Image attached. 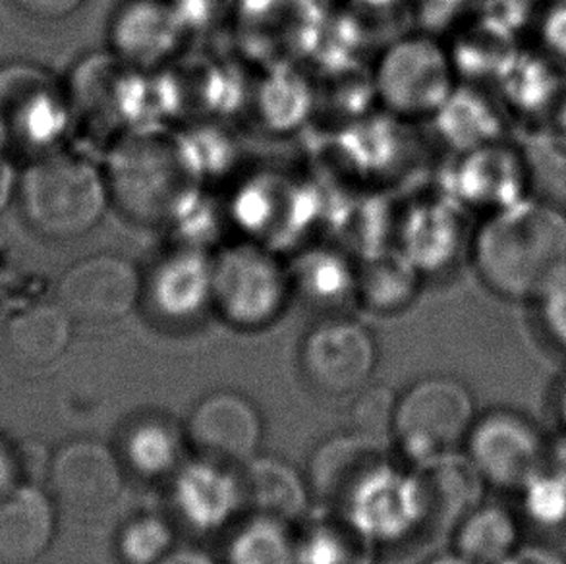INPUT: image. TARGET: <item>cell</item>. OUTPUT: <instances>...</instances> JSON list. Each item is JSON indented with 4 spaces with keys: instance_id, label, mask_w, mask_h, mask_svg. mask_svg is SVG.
<instances>
[{
    "instance_id": "obj_36",
    "label": "cell",
    "mask_w": 566,
    "mask_h": 564,
    "mask_svg": "<svg viewBox=\"0 0 566 564\" xmlns=\"http://www.w3.org/2000/svg\"><path fill=\"white\" fill-rule=\"evenodd\" d=\"M28 12L35 15H62L76 7L80 0H18Z\"/></svg>"
},
{
    "instance_id": "obj_16",
    "label": "cell",
    "mask_w": 566,
    "mask_h": 564,
    "mask_svg": "<svg viewBox=\"0 0 566 564\" xmlns=\"http://www.w3.org/2000/svg\"><path fill=\"white\" fill-rule=\"evenodd\" d=\"M385 462L381 442L364 435H346L325 442L312 464V485L323 501L343 503L371 470Z\"/></svg>"
},
{
    "instance_id": "obj_6",
    "label": "cell",
    "mask_w": 566,
    "mask_h": 564,
    "mask_svg": "<svg viewBox=\"0 0 566 564\" xmlns=\"http://www.w3.org/2000/svg\"><path fill=\"white\" fill-rule=\"evenodd\" d=\"M142 276L130 261L113 253H97L74 263L62 275L56 302L72 323L111 325L138 304Z\"/></svg>"
},
{
    "instance_id": "obj_34",
    "label": "cell",
    "mask_w": 566,
    "mask_h": 564,
    "mask_svg": "<svg viewBox=\"0 0 566 564\" xmlns=\"http://www.w3.org/2000/svg\"><path fill=\"white\" fill-rule=\"evenodd\" d=\"M499 564H566V558L549 545L530 543V545H518Z\"/></svg>"
},
{
    "instance_id": "obj_22",
    "label": "cell",
    "mask_w": 566,
    "mask_h": 564,
    "mask_svg": "<svg viewBox=\"0 0 566 564\" xmlns=\"http://www.w3.org/2000/svg\"><path fill=\"white\" fill-rule=\"evenodd\" d=\"M530 196L553 206H566V139L553 128L536 134L522 147Z\"/></svg>"
},
{
    "instance_id": "obj_3",
    "label": "cell",
    "mask_w": 566,
    "mask_h": 564,
    "mask_svg": "<svg viewBox=\"0 0 566 564\" xmlns=\"http://www.w3.org/2000/svg\"><path fill=\"white\" fill-rule=\"evenodd\" d=\"M474 421L470 390L451 377H431L416 383L398 403L392 431L406 455L423 462L467 441Z\"/></svg>"
},
{
    "instance_id": "obj_31",
    "label": "cell",
    "mask_w": 566,
    "mask_h": 564,
    "mask_svg": "<svg viewBox=\"0 0 566 564\" xmlns=\"http://www.w3.org/2000/svg\"><path fill=\"white\" fill-rule=\"evenodd\" d=\"M298 279L307 296L315 300L345 297L348 290L353 289V284H356V281L350 279L345 268L337 261H327V263L323 260L306 261Z\"/></svg>"
},
{
    "instance_id": "obj_19",
    "label": "cell",
    "mask_w": 566,
    "mask_h": 564,
    "mask_svg": "<svg viewBox=\"0 0 566 564\" xmlns=\"http://www.w3.org/2000/svg\"><path fill=\"white\" fill-rule=\"evenodd\" d=\"M149 286L151 300L165 317L190 320L213 300V265L180 253L159 265Z\"/></svg>"
},
{
    "instance_id": "obj_5",
    "label": "cell",
    "mask_w": 566,
    "mask_h": 564,
    "mask_svg": "<svg viewBox=\"0 0 566 564\" xmlns=\"http://www.w3.org/2000/svg\"><path fill=\"white\" fill-rule=\"evenodd\" d=\"M467 447V457L483 481L509 491H521L547 457L542 431L528 416L514 410H493L475 420Z\"/></svg>"
},
{
    "instance_id": "obj_11",
    "label": "cell",
    "mask_w": 566,
    "mask_h": 564,
    "mask_svg": "<svg viewBox=\"0 0 566 564\" xmlns=\"http://www.w3.org/2000/svg\"><path fill=\"white\" fill-rule=\"evenodd\" d=\"M413 473L420 497V530L428 535L447 534L482 504L483 481L472 460L454 450L418 462Z\"/></svg>"
},
{
    "instance_id": "obj_20",
    "label": "cell",
    "mask_w": 566,
    "mask_h": 564,
    "mask_svg": "<svg viewBox=\"0 0 566 564\" xmlns=\"http://www.w3.org/2000/svg\"><path fill=\"white\" fill-rule=\"evenodd\" d=\"M518 545V522L499 504H478L457 526V551L475 564H499Z\"/></svg>"
},
{
    "instance_id": "obj_39",
    "label": "cell",
    "mask_w": 566,
    "mask_h": 564,
    "mask_svg": "<svg viewBox=\"0 0 566 564\" xmlns=\"http://www.w3.org/2000/svg\"><path fill=\"white\" fill-rule=\"evenodd\" d=\"M10 190H12V173H10L7 160L2 159V155H0V209L7 203Z\"/></svg>"
},
{
    "instance_id": "obj_23",
    "label": "cell",
    "mask_w": 566,
    "mask_h": 564,
    "mask_svg": "<svg viewBox=\"0 0 566 564\" xmlns=\"http://www.w3.org/2000/svg\"><path fill=\"white\" fill-rule=\"evenodd\" d=\"M115 39L118 46L132 56H161L175 41L172 15L157 2L136 4L118 18Z\"/></svg>"
},
{
    "instance_id": "obj_25",
    "label": "cell",
    "mask_w": 566,
    "mask_h": 564,
    "mask_svg": "<svg viewBox=\"0 0 566 564\" xmlns=\"http://www.w3.org/2000/svg\"><path fill=\"white\" fill-rule=\"evenodd\" d=\"M284 526L279 520L255 516L230 543V564H298V545Z\"/></svg>"
},
{
    "instance_id": "obj_12",
    "label": "cell",
    "mask_w": 566,
    "mask_h": 564,
    "mask_svg": "<svg viewBox=\"0 0 566 564\" xmlns=\"http://www.w3.org/2000/svg\"><path fill=\"white\" fill-rule=\"evenodd\" d=\"M260 414L245 398L217 393L199 403L188 421V439L203 460L248 464L261 441Z\"/></svg>"
},
{
    "instance_id": "obj_32",
    "label": "cell",
    "mask_w": 566,
    "mask_h": 564,
    "mask_svg": "<svg viewBox=\"0 0 566 564\" xmlns=\"http://www.w3.org/2000/svg\"><path fill=\"white\" fill-rule=\"evenodd\" d=\"M545 335L566 352V275L537 300Z\"/></svg>"
},
{
    "instance_id": "obj_8",
    "label": "cell",
    "mask_w": 566,
    "mask_h": 564,
    "mask_svg": "<svg viewBox=\"0 0 566 564\" xmlns=\"http://www.w3.org/2000/svg\"><path fill=\"white\" fill-rule=\"evenodd\" d=\"M302 366L315 389L333 397L350 395L368 383L376 367V343L356 321H323L304 341Z\"/></svg>"
},
{
    "instance_id": "obj_13",
    "label": "cell",
    "mask_w": 566,
    "mask_h": 564,
    "mask_svg": "<svg viewBox=\"0 0 566 564\" xmlns=\"http://www.w3.org/2000/svg\"><path fill=\"white\" fill-rule=\"evenodd\" d=\"M56 534V503L43 489L15 483L0 493V564H35Z\"/></svg>"
},
{
    "instance_id": "obj_29",
    "label": "cell",
    "mask_w": 566,
    "mask_h": 564,
    "mask_svg": "<svg viewBox=\"0 0 566 564\" xmlns=\"http://www.w3.org/2000/svg\"><path fill=\"white\" fill-rule=\"evenodd\" d=\"M397 405L395 395L385 387L364 390L354 403L353 412H350L354 434L381 441V437L392 431Z\"/></svg>"
},
{
    "instance_id": "obj_9",
    "label": "cell",
    "mask_w": 566,
    "mask_h": 564,
    "mask_svg": "<svg viewBox=\"0 0 566 564\" xmlns=\"http://www.w3.org/2000/svg\"><path fill=\"white\" fill-rule=\"evenodd\" d=\"M49 489L54 503L74 514H95L115 503L123 491V472L115 455L97 441H72L49 462Z\"/></svg>"
},
{
    "instance_id": "obj_30",
    "label": "cell",
    "mask_w": 566,
    "mask_h": 564,
    "mask_svg": "<svg viewBox=\"0 0 566 564\" xmlns=\"http://www.w3.org/2000/svg\"><path fill=\"white\" fill-rule=\"evenodd\" d=\"M360 551L353 537L337 530L319 528L298 545V564H360Z\"/></svg>"
},
{
    "instance_id": "obj_14",
    "label": "cell",
    "mask_w": 566,
    "mask_h": 564,
    "mask_svg": "<svg viewBox=\"0 0 566 564\" xmlns=\"http://www.w3.org/2000/svg\"><path fill=\"white\" fill-rule=\"evenodd\" d=\"M72 320L62 305L33 302L8 317L2 333L7 358L22 372H41L53 366L69 348Z\"/></svg>"
},
{
    "instance_id": "obj_27",
    "label": "cell",
    "mask_w": 566,
    "mask_h": 564,
    "mask_svg": "<svg viewBox=\"0 0 566 564\" xmlns=\"http://www.w3.org/2000/svg\"><path fill=\"white\" fill-rule=\"evenodd\" d=\"M126 457L136 472L163 476L177 466L180 437L167 421H142L126 437Z\"/></svg>"
},
{
    "instance_id": "obj_37",
    "label": "cell",
    "mask_w": 566,
    "mask_h": 564,
    "mask_svg": "<svg viewBox=\"0 0 566 564\" xmlns=\"http://www.w3.org/2000/svg\"><path fill=\"white\" fill-rule=\"evenodd\" d=\"M159 564H217L207 553L198 550L169 551Z\"/></svg>"
},
{
    "instance_id": "obj_33",
    "label": "cell",
    "mask_w": 566,
    "mask_h": 564,
    "mask_svg": "<svg viewBox=\"0 0 566 564\" xmlns=\"http://www.w3.org/2000/svg\"><path fill=\"white\" fill-rule=\"evenodd\" d=\"M542 38L552 53L566 59V2H557L544 15Z\"/></svg>"
},
{
    "instance_id": "obj_28",
    "label": "cell",
    "mask_w": 566,
    "mask_h": 564,
    "mask_svg": "<svg viewBox=\"0 0 566 564\" xmlns=\"http://www.w3.org/2000/svg\"><path fill=\"white\" fill-rule=\"evenodd\" d=\"M172 545L170 528L161 519L144 516L124 528L118 542L126 564H159Z\"/></svg>"
},
{
    "instance_id": "obj_42",
    "label": "cell",
    "mask_w": 566,
    "mask_h": 564,
    "mask_svg": "<svg viewBox=\"0 0 566 564\" xmlns=\"http://www.w3.org/2000/svg\"><path fill=\"white\" fill-rule=\"evenodd\" d=\"M428 564H475L470 561V558L462 557L460 553L457 555H443V557L433 558V561H429Z\"/></svg>"
},
{
    "instance_id": "obj_41",
    "label": "cell",
    "mask_w": 566,
    "mask_h": 564,
    "mask_svg": "<svg viewBox=\"0 0 566 564\" xmlns=\"http://www.w3.org/2000/svg\"><path fill=\"white\" fill-rule=\"evenodd\" d=\"M557 414H559V421L566 431V377L559 387V393H557Z\"/></svg>"
},
{
    "instance_id": "obj_24",
    "label": "cell",
    "mask_w": 566,
    "mask_h": 564,
    "mask_svg": "<svg viewBox=\"0 0 566 564\" xmlns=\"http://www.w3.org/2000/svg\"><path fill=\"white\" fill-rule=\"evenodd\" d=\"M418 286L413 265L398 255H382L364 265L356 289L377 312H395L412 300Z\"/></svg>"
},
{
    "instance_id": "obj_35",
    "label": "cell",
    "mask_w": 566,
    "mask_h": 564,
    "mask_svg": "<svg viewBox=\"0 0 566 564\" xmlns=\"http://www.w3.org/2000/svg\"><path fill=\"white\" fill-rule=\"evenodd\" d=\"M20 458L12 449V445L0 437V493H4L7 489L14 488L15 483H20Z\"/></svg>"
},
{
    "instance_id": "obj_4",
    "label": "cell",
    "mask_w": 566,
    "mask_h": 564,
    "mask_svg": "<svg viewBox=\"0 0 566 564\" xmlns=\"http://www.w3.org/2000/svg\"><path fill=\"white\" fill-rule=\"evenodd\" d=\"M291 279L283 265L255 246L222 252L213 265V302L237 327H263L283 310Z\"/></svg>"
},
{
    "instance_id": "obj_38",
    "label": "cell",
    "mask_w": 566,
    "mask_h": 564,
    "mask_svg": "<svg viewBox=\"0 0 566 564\" xmlns=\"http://www.w3.org/2000/svg\"><path fill=\"white\" fill-rule=\"evenodd\" d=\"M545 464L552 466V468L566 476V431L557 437L555 441L547 442Z\"/></svg>"
},
{
    "instance_id": "obj_40",
    "label": "cell",
    "mask_w": 566,
    "mask_h": 564,
    "mask_svg": "<svg viewBox=\"0 0 566 564\" xmlns=\"http://www.w3.org/2000/svg\"><path fill=\"white\" fill-rule=\"evenodd\" d=\"M555 130L566 139V97L560 101L559 107L555 108Z\"/></svg>"
},
{
    "instance_id": "obj_18",
    "label": "cell",
    "mask_w": 566,
    "mask_h": 564,
    "mask_svg": "<svg viewBox=\"0 0 566 564\" xmlns=\"http://www.w3.org/2000/svg\"><path fill=\"white\" fill-rule=\"evenodd\" d=\"M240 481L242 503L255 516L291 522L306 509L307 491L298 473L275 458L250 460Z\"/></svg>"
},
{
    "instance_id": "obj_2",
    "label": "cell",
    "mask_w": 566,
    "mask_h": 564,
    "mask_svg": "<svg viewBox=\"0 0 566 564\" xmlns=\"http://www.w3.org/2000/svg\"><path fill=\"white\" fill-rule=\"evenodd\" d=\"M25 219L39 234L70 240L101 221L108 184L90 160L74 153H46L31 165L20 184Z\"/></svg>"
},
{
    "instance_id": "obj_7",
    "label": "cell",
    "mask_w": 566,
    "mask_h": 564,
    "mask_svg": "<svg viewBox=\"0 0 566 564\" xmlns=\"http://www.w3.org/2000/svg\"><path fill=\"white\" fill-rule=\"evenodd\" d=\"M69 100L49 74L14 64L0 72V124L8 142L45 149L69 124Z\"/></svg>"
},
{
    "instance_id": "obj_10",
    "label": "cell",
    "mask_w": 566,
    "mask_h": 564,
    "mask_svg": "<svg viewBox=\"0 0 566 564\" xmlns=\"http://www.w3.org/2000/svg\"><path fill=\"white\" fill-rule=\"evenodd\" d=\"M345 506L354 530L371 540L392 542L420 530L416 480L387 462L377 466L356 485Z\"/></svg>"
},
{
    "instance_id": "obj_1",
    "label": "cell",
    "mask_w": 566,
    "mask_h": 564,
    "mask_svg": "<svg viewBox=\"0 0 566 564\" xmlns=\"http://www.w3.org/2000/svg\"><path fill=\"white\" fill-rule=\"evenodd\" d=\"M472 260L497 296L537 302L566 275V211L528 198L483 221L472 240Z\"/></svg>"
},
{
    "instance_id": "obj_17",
    "label": "cell",
    "mask_w": 566,
    "mask_h": 564,
    "mask_svg": "<svg viewBox=\"0 0 566 564\" xmlns=\"http://www.w3.org/2000/svg\"><path fill=\"white\" fill-rule=\"evenodd\" d=\"M467 191L491 213L528 198V175L522 153L506 145H480L467 163Z\"/></svg>"
},
{
    "instance_id": "obj_15",
    "label": "cell",
    "mask_w": 566,
    "mask_h": 564,
    "mask_svg": "<svg viewBox=\"0 0 566 564\" xmlns=\"http://www.w3.org/2000/svg\"><path fill=\"white\" fill-rule=\"evenodd\" d=\"M175 503L190 526L217 530L242 504L240 481L221 464L201 460L186 466L175 481Z\"/></svg>"
},
{
    "instance_id": "obj_21",
    "label": "cell",
    "mask_w": 566,
    "mask_h": 564,
    "mask_svg": "<svg viewBox=\"0 0 566 564\" xmlns=\"http://www.w3.org/2000/svg\"><path fill=\"white\" fill-rule=\"evenodd\" d=\"M503 77L506 82V97L513 108L522 113H539L544 108L559 107L563 95L560 77L553 64L542 56H521L514 53L506 64Z\"/></svg>"
},
{
    "instance_id": "obj_26",
    "label": "cell",
    "mask_w": 566,
    "mask_h": 564,
    "mask_svg": "<svg viewBox=\"0 0 566 564\" xmlns=\"http://www.w3.org/2000/svg\"><path fill=\"white\" fill-rule=\"evenodd\" d=\"M524 516L545 534L566 532V476L544 464L521 489Z\"/></svg>"
}]
</instances>
